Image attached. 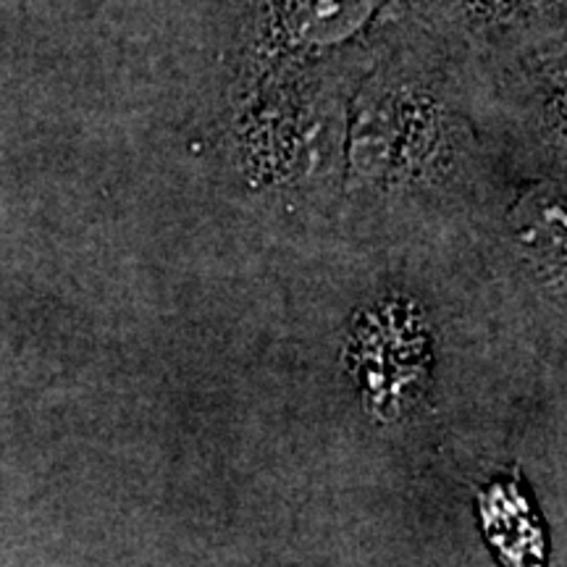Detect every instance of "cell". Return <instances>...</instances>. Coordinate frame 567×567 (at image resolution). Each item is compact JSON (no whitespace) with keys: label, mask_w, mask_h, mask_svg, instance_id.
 Returning a JSON list of instances; mask_svg holds the SVG:
<instances>
[{"label":"cell","mask_w":567,"mask_h":567,"mask_svg":"<svg viewBox=\"0 0 567 567\" xmlns=\"http://www.w3.org/2000/svg\"><path fill=\"white\" fill-rule=\"evenodd\" d=\"M563 203L555 193H536L528 200H523L515 213L517 237L523 243H536V247L563 239Z\"/></svg>","instance_id":"1"}]
</instances>
